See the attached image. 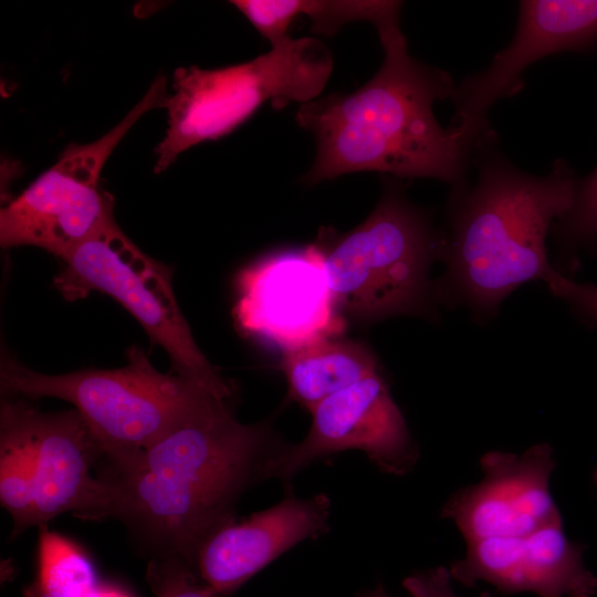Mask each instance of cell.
<instances>
[{
  "mask_svg": "<svg viewBox=\"0 0 597 597\" xmlns=\"http://www.w3.org/2000/svg\"><path fill=\"white\" fill-rule=\"evenodd\" d=\"M62 261L53 285L66 301L85 298L93 291L111 295L138 321L151 343L166 350L171 370L221 398L233 397V386L196 344L174 293L171 269L144 253L116 222Z\"/></svg>",
  "mask_w": 597,
  "mask_h": 597,
  "instance_id": "52a82bcc",
  "label": "cell"
},
{
  "mask_svg": "<svg viewBox=\"0 0 597 597\" xmlns=\"http://www.w3.org/2000/svg\"><path fill=\"white\" fill-rule=\"evenodd\" d=\"M339 313L374 323L398 315L434 316L432 264L442 254V232L396 186L387 187L373 212L344 234L316 242Z\"/></svg>",
  "mask_w": 597,
  "mask_h": 597,
  "instance_id": "277c9868",
  "label": "cell"
},
{
  "mask_svg": "<svg viewBox=\"0 0 597 597\" xmlns=\"http://www.w3.org/2000/svg\"><path fill=\"white\" fill-rule=\"evenodd\" d=\"M400 10L397 1L373 23L384 62L366 84L300 106L296 122L316 142L314 164L303 178L306 184L360 171L434 178L453 188L465 181L483 138L439 124L433 104L451 97L455 84L448 73L409 54Z\"/></svg>",
  "mask_w": 597,
  "mask_h": 597,
  "instance_id": "7a4b0ae2",
  "label": "cell"
},
{
  "mask_svg": "<svg viewBox=\"0 0 597 597\" xmlns=\"http://www.w3.org/2000/svg\"><path fill=\"white\" fill-rule=\"evenodd\" d=\"M553 228L564 245L597 243V168L577 185L572 208Z\"/></svg>",
  "mask_w": 597,
  "mask_h": 597,
  "instance_id": "ffe728a7",
  "label": "cell"
},
{
  "mask_svg": "<svg viewBox=\"0 0 597 597\" xmlns=\"http://www.w3.org/2000/svg\"><path fill=\"white\" fill-rule=\"evenodd\" d=\"M583 545L570 541L563 525L520 536L467 543L463 557L448 567L465 587L480 582L503 594L537 597H594L597 577L584 564Z\"/></svg>",
  "mask_w": 597,
  "mask_h": 597,
  "instance_id": "4fadbf2b",
  "label": "cell"
},
{
  "mask_svg": "<svg viewBox=\"0 0 597 597\" xmlns=\"http://www.w3.org/2000/svg\"><path fill=\"white\" fill-rule=\"evenodd\" d=\"M328 46L312 36H291L255 59L205 70L179 67L167 97L168 128L156 148V172L186 149L218 139L249 119L265 103L282 108L321 96L333 72Z\"/></svg>",
  "mask_w": 597,
  "mask_h": 597,
  "instance_id": "5b68a950",
  "label": "cell"
},
{
  "mask_svg": "<svg viewBox=\"0 0 597 597\" xmlns=\"http://www.w3.org/2000/svg\"><path fill=\"white\" fill-rule=\"evenodd\" d=\"M478 146V176L453 188L442 233L446 270L436 281L439 304L464 307L474 322L496 316L521 285L543 281L554 268L547 255L551 228L573 206L578 182L565 163L545 176L521 171Z\"/></svg>",
  "mask_w": 597,
  "mask_h": 597,
  "instance_id": "3957f363",
  "label": "cell"
},
{
  "mask_svg": "<svg viewBox=\"0 0 597 597\" xmlns=\"http://www.w3.org/2000/svg\"><path fill=\"white\" fill-rule=\"evenodd\" d=\"M38 570L24 597H86L98 584L95 567L74 541L39 526Z\"/></svg>",
  "mask_w": 597,
  "mask_h": 597,
  "instance_id": "ac0fdd59",
  "label": "cell"
},
{
  "mask_svg": "<svg viewBox=\"0 0 597 597\" xmlns=\"http://www.w3.org/2000/svg\"><path fill=\"white\" fill-rule=\"evenodd\" d=\"M448 567L438 566L405 578L402 585L412 597H458ZM479 597H491L483 591Z\"/></svg>",
  "mask_w": 597,
  "mask_h": 597,
  "instance_id": "7402d4cb",
  "label": "cell"
},
{
  "mask_svg": "<svg viewBox=\"0 0 597 597\" xmlns=\"http://www.w3.org/2000/svg\"><path fill=\"white\" fill-rule=\"evenodd\" d=\"M328 501L287 495L279 504L232 519L210 533L198 547L192 564L201 579L227 597L277 556L326 528Z\"/></svg>",
  "mask_w": 597,
  "mask_h": 597,
  "instance_id": "5bb4252c",
  "label": "cell"
},
{
  "mask_svg": "<svg viewBox=\"0 0 597 597\" xmlns=\"http://www.w3.org/2000/svg\"><path fill=\"white\" fill-rule=\"evenodd\" d=\"M34 448V525L73 512L90 520L107 517L104 489L93 475L104 451L74 409L43 412L32 406Z\"/></svg>",
  "mask_w": 597,
  "mask_h": 597,
  "instance_id": "9a60e30c",
  "label": "cell"
},
{
  "mask_svg": "<svg viewBox=\"0 0 597 597\" xmlns=\"http://www.w3.org/2000/svg\"><path fill=\"white\" fill-rule=\"evenodd\" d=\"M362 597H391V596H389L381 586H378L375 589L366 591Z\"/></svg>",
  "mask_w": 597,
  "mask_h": 597,
  "instance_id": "cb8c5ba5",
  "label": "cell"
},
{
  "mask_svg": "<svg viewBox=\"0 0 597 597\" xmlns=\"http://www.w3.org/2000/svg\"><path fill=\"white\" fill-rule=\"evenodd\" d=\"M167 97L166 78L159 76L112 130L93 143L67 146L52 167L1 209V245L39 247L63 260L115 222L112 196L100 185L102 168L139 117L165 107Z\"/></svg>",
  "mask_w": 597,
  "mask_h": 597,
  "instance_id": "ba28073f",
  "label": "cell"
},
{
  "mask_svg": "<svg viewBox=\"0 0 597 597\" xmlns=\"http://www.w3.org/2000/svg\"><path fill=\"white\" fill-rule=\"evenodd\" d=\"M229 400L211 396L151 446L97 463L107 517L122 521L153 557L192 564L205 538L234 519L240 494L263 476L268 429L240 422Z\"/></svg>",
  "mask_w": 597,
  "mask_h": 597,
  "instance_id": "6da1fadb",
  "label": "cell"
},
{
  "mask_svg": "<svg viewBox=\"0 0 597 597\" xmlns=\"http://www.w3.org/2000/svg\"><path fill=\"white\" fill-rule=\"evenodd\" d=\"M480 464L482 479L453 493L441 510L467 543L563 525L549 488L556 467L549 444L537 443L520 454L489 451Z\"/></svg>",
  "mask_w": 597,
  "mask_h": 597,
  "instance_id": "7c38bea8",
  "label": "cell"
},
{
  "mask_svg": "<svg viewBox=\"0 0 597 597\" xmlns=\"http://www.w3.org/2000/svg\"><path fill=\"white\" fill-rule=\"evenodd\" d=\"M32 405L4 396L0 408V502L10 514L11 538L34 526L35 481Z\"/></svg>",
  "mask_w": 597,
  "mask_h": 597,
  "instance_id": "e0dca14e",
  "label": "cell"
},
{
  "mask_svg": "<svg viewBox=\"0 0 597 597\" xmlns=\"http://www.w3.org/2000/svg\"><path fill=\"white\" fill-rule=\"evenodd\" d=\"M237 294L233 315L239 328L283 353L338 337L346 324L316 243L266 255L244 268L237 277Z\"/></svg>",
  "mask_w": 597,
  "mask_h": 597,
  "instance_id": "9c48e42d",
  "label": "cell"
},
{
  "mask_svg": "<svg viewBox=\"0 0 597 597\" xmlns=\"http://www.w3.org/2000/svg\"><path fill=\"white\" fill-rule=\"evenodd\" d=\"M281 369L290 398L308 411L332 394L379 371L365 344L339 337L284 352Z\"/></svg>",
  "mask_w": 597,
  "mask_h": 597,
  "instance_id": "2e32d148",
  "label": "cell"
},
{
  "mask_svg": "<svg viewBox=\"0 0 597 597\" xmlns=\"http://www.w3.org/2000/svg\"><path fill=\"white\" fill-rule=\"evenodd\" d=\"M593 481H594L596 493H597V467L593 472Z\"/></svg>",
  "mask_w": 597,
  "mask_h": 597,
  "instance_id": "d4e9b609",
  "label": "cell"
},
{
  "mask_svg": "<svg viewBox=\"0 0 597 597\" xmlns=\"http://www.w3.org/2000/svg\"><path fill=\"white\" fill-rule=\"evenodd\" d=\"M597 42V0H526L510 44L488 67L467 76L451 96L455 113L451 127L476 139L489 134L492 105L519 92L525 70L548 55L584 50Z\"/></svg>",
  "mask_w": 597,
  "mask_h": 597,
  "instance_id": "8fae6325",
  "label": "cell"
},
{
  "mask_svg": "<svg viewBox=\"0 0 597 597\" xmlns=\"http://www.w3.org/2000/svg\"><path fill=\"white\" fill-rule=\"evenodd\" d=\"M127 359L125 366L114 369L48 375L6 355L0 366L1 391L4 396L54 397L72 404L107 458L151 446L217 396L171 369L157 370L138 346L127 350Z\"/></svg>",
  "mask_w": 597,
  "mask_h": 597,
  "instance_id": "8992f818",
  "label": "cell"
},
{
  "mask_svg": "<svg viewBox=\"0 0 597 597\" xmlns=\"http://www.w3.org/2000/svg\"><path fill=\"white\" fill-rule=\"evenodd\" d=\"M544 283L554 296L597 324V285L575 282L555 268L549 271Z\"/></svg>",
  "mask_w": 597,
  "mask_h": 597,
  "instance_id": "44dd1931",
  "label": "cell"
},
{
  "mask_svg": "<svg viewBox=\"0 0 597 597\" xmlns=\"http://www.w3.org/2000/svg\"><path fill=\"white\" fill-rule=\"evenodd\" d=\"M86 597H134L128 590L118 584L98 582Z\"/></svg>",
  "mask_w": 597,
  "mask_h": 597,
  "instance_id": "603a6c76",
  "label": "cell"
},
{
  "mask_svg": "<svg viewBox=\"0 0 597 597\" xmlns=\"http://www.w3.org/2000/svg\"><path fill=\"white\" fill-rule=\"evenodd\" d=\"M310 412L306 437L270 454L263 476L289 480L316 459L352 449L392 474L406 473L417 461L404 415L379 371L332 394Z\"/></svg>",
  "mask_w": 597,
  "mask_h": 597,
  "instance_id": "30bf717a",
  "label": "cell"
},
{
  "mask_svg": "<svg viewBox=\"0 0 597 597\" xmlns=\"http://www.w3.org/2000/svg\"><path fill=\"white\" fill-rule=\"evenodd\" d=\"M146 579L155 597H221L180 557H151Z\"/></svg>",
  "mask_w": 597,
  "mask_h": 597,
  "instance_id": "d6986e66",
  "label": "cell"
}]
</instances>
